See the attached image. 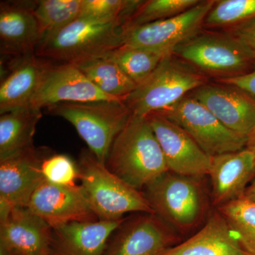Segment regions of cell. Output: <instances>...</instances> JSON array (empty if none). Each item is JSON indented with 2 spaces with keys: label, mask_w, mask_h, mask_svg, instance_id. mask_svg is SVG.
Returning <instances> with one entry per match:
<instances>
[{
  "label": "cell",
  "mask_w": 255,
  "mask_h": 255,
  "mask_svg": "<svg viewBox=\"0 0 255 255\" xmlns=\"http://www.w3.org/2000/svg\"><path fill=\"white\" fill-rule=\"evenodd\" d=\"M105 164L138 190L168 171L148 119L132 114L114 140Z\"/></svg>",
  "instance_id": "6da1fadb"
},
{
  "label": "cell",
  "mask_w": 255,
  "mask_h": 255,
  "mask_svg": "<svg viewBox=\"0 0 255 255\" xmlns=\"http://www.w3.org/2000/svg\"><path fill=\"white\" fill-rule=\"evenodd\" d=\"M128 28L124 20L78 18L42 40L35 55L62 63L99 58L123 46Z\"/></svg>",
  "instance_id": "7a4b0ae2"
},
{
  "label": "cell",
  "mask_w": 255,
  "mask_h": 255,
  "mask_svg": "<svg viewBox=\"0 0 255 255\" xmlns=\"http://www.w3.org/2000/svg\"><path fill=\"white\" fill-rule=\"evenodd\" d=\"M144 194L154 214L179 234L199 228L211 214L201 178L167 171L148 184Z\"/></svg>",
  "instance_id": "3957f363"
},
{
  "label": "cell",
  "mask_w": 255,
  "mask_h": 255,
  "mask_svg": "<svg viewBox=\"0 0 255 255\" xmlns=\"http://www.w3.org/2000/svg\"><path fill=\"white\" fill-rule=\"evenodd\" d=\"M78 165L80 187L99 220H120L129 213L154 214L144 193L112 173L90 151H82Z\"/></svg>",
  "instance_id": "277c9868"
},
{
  "label": "cell",
  "mask_w": 255,
  "mask_h": 255,
  "mask_svg": "<svg viewBox=\"0 0 255 255\" xmlns=\"http://www.w3.org/2000/svg\"><path fill=\"white\" fill-rule=\"evenodd\" d=\"M209 78L172 53L165 55L145 81L124 101L132 115L146 117L169 108Z\"/></svg>",
  "instance_id": "5b68a950"
},
{
  "label": "cell",
  "mask_w": 255,
  "mask_h": 255,
  "mask_svg": "<svg viewBox=\"0 0 255 255\" xmlns=\"http://www.w3.org/2000/svg\"><path fill=\"white\" fill-rule=\"evenodd\" d=\"M172 54L215 80L246 75L255 66L249 50L223 31L202 29L176 47Z\"/></svg>",
  "instance_id": "8992f818"
},
{
  "label": "cell",
  "mask_w": 255,
  "mask_h": 255,
  "mask_svg": "<svg viewBox=\"0 0 255 255\" xmlns=\"http://www.w3.org/2000/svg\"><path fill=\"white\" fill-rule=\"evenodd\" d=\"M47 110L70 122L90 152L103 164L114 140L132 116L123 101L64 102L47 107Z\"/></svg>",
  "instance_id": "52a82bcc"
},
{
  "label": "cell",
  "mask_w": 255,
  "mask_h": 255,
  "mask_svg": "<svg viewBox=\"0 0 255 255\" xmlns=\"http://www.w3.org/2000/svg\"><path fill=\"white\" fill-rule=\"evenodd\" d=\"M155 113L184 129L211 157L246 147V137L225 127L205 106L189 94L169 108Z\"/></svg>",
  "instance_id": "ba28073f"
},
{
  "label": "cell",
  "mask_w": 255,
  "mask_h": 255,
  "mask_svg": "<svg viewBox=\"0 0 255 255\" xmlns=\"http://www.w3.org/2000/svg\"><path fill=\"white\" fill-rule=\"evenodd\" d=\"M215 1L204 0L174 17L129 28L124 45L171 54L176 47L204 29V21Z\"/></svg>",
  "instance_id": "9c48e42d"
},
{
  "label": "cell",
  "mask_w": 255,
  "mask_h": 255,
  "mask_svg": "<svg viewBox=\"0 0 255 255\" xmlns=\"http://www.w3.org/2000/svg\"><path fill=\"white\" fill-rule=\"evenodd\" d=\"M112 236L104 255H160L181 241L173 228L149 213L124 220Z\"/></svg>",
  "instance_id": "30bf717a"
},
{
  "label": "cell",
  "mask_w": 255,
  "mask_h": 255,
  "mask_svg": "<svg viewBox=\"0 0 255 255\" xmlns=\"http://www.w3.org/2000/svg\"><path fill=\"white\" fill-rule=\"evenodd\" d=\"M53 228L27 208L0 202V255H50Z\"/></svg>",
  "instance_id": "8fae6325"
},
{
  "label": "cell",
  "mask_w": 255,
  "mask_h": 255,
  "mask_svg": "<svg viewBox=\"0 0 255 255\" xmlns=\"http://www.w3.org/2000/svg\"><path fill=\"white\" fill-rule=\"evenodd\" d=\"M169 172L196 178L209 175L211 156L184 129L157 113L147 116Z\"/></svg>",
  "instance_id": "7c38bea8"
},
{
  "label": "cell",
  "mask_w": 255,
  "mask_h": 255,
  "mask_svg": "<svg viewBox=\"0 0 255 255\" xmlns=\"http://www.w3.org/2000/svg\"><path fill=\"white\" fill-rule=\"evenodd\" d=\"M205 106L220 122L248 139L255 128V97L239 87L208 82L189 94Z\"/></svg>",
  "instance_id": "4fadbf2b"
},
{
  "label": "cell",
  "mask_w": 255,
  "mask_h": 255,
  "mask_svg": "<svg viewBox=\"0 0 255 255\" xmlns=\"http://www.w3.org/2000/svg\"><path fill=\"white\" fill-rule=\"evenodd\" d=\"M120 101L100 90L72 63H50L30 107L42 110L64 102Z\"/></svg>",
  "instance_id": "5bb4252c"
},
{
  "label": "cell",
  "mask_w": 255,
  "mask_h": 255,
  "mask_svg": "<svg viewBox=\"0 0 255 255\" xmlns=\"http://www.w3.org/2000/svg\"><path fill=\"white\" fill-rule=\"evenodd\" d=\"M54 229L72 222L99 220L80 185L65 187L44 180L26 207Z\"/></svg>",
  "instance_id": "9a60e30c"
},
{
  "label": "cell",
  "mask_w": 255,
  "mask_h": 255,
  "mask_svg": "<svg viewBox=\"0 0 255 255\" xmlns=\"http://www.w3.org/2000/svg\"><path fill=\"white\" fill-rule=\"evenodd\" d=\"M48 151L34 146L0 159V202L26 207L37 188L45 180L41 173Z\"/></svg>",
  "instance_id": "2e32d148"
},
{
  "label": "cell",
  "mask_w": 255,
  "mask_h": 255,
  "mask_svg": "<svg viewBox=\"0 0 255 255\" xmlns=\"http://www.w3.org/2000/svg\"><path fill=\"white\" fill-rule=\"evenodd\" d=\"M36 1H7L0 4L1 54L12 58V65L35 54L41 41L34 14Z\"/></svg>",
  "instance_id": "e0dca14e"
},
{
  "label": "cell",
  "mask_w": 255,
  "mask_h": 255,
  "mask_svg": "<svg viewBox=\"0 0 255 255\" xmlns=\"http://www.w3.org/2000/svg\"><path fill=\"white\" fill-rule=\"evenodd\" d=\"M209 175L216 209L241 199L255 177V154L245 148L211 156Z\"/></svg>",
  "instance_id": "ac0fdd59"
},
{
  "label": "cell",
  "mask_w": 255,
  "mask_h": 255,
  "mask_svg": "<svg viewBox=\"0 0 255 255\" xmlns=\"http://www.w3.org/2000/svg\"><path fill=\"white\" fill-rule=\"evenodd\" d=\"M124 220L72 222L54 228L51 255H104L111 236Z\"/></svg>",
  "instance_id": "d6986e66"
},
{
  "label": "cell",
  "mask_w": 255,
  "mask_h": 255,
  "mask_svg": "<svg viewBox=\"0 0 255 255\" xmlns=\"http://www.w3.org/2000/svg\"><path fill=\"white\" fill-rule=\"evenodd\" d=\"M160 255H251L241 246L226 220L216 209L194 236Z\"/></svg>",
  "instance_id": "ffe728a7"
},
{
  "label": "cell",
  "mask_w": 255,
  "mask_h": 255,
  "mask_svg": "<svg viewBox=\"0 0 255 255\" xmlns=\"http://www.w3.org/2000/svg\"><path fill=\"white\" fill-rule=\"evenodd\" d=\"M50 64L35 54L15 64L0 85V114L31 106Z\"/></svg>",
  "instance_id": "44dd1931"
},
{
  "label": "cell",
  "mask_w": 255,
  "mask_h": 255,
  "mask_svg": "<svg viewBox=\"0 0 255 255\" xmlns=\"http://www.w3.org/2000/svg\"><path fill=\"white\" fill-rule=\"evenodd\" d=\"M41 110L28 107L0 116V159L33 147Z\"/></svg>",
  "instance_id": "7402d4cb"
},
{
  "label": "cell",
  "mask_w": 255,
  "mask_h": 255,
  "mask_svg": "<svg viewBox=\"0 0 255 255\" xmlns=\"http://www.w3.org/2000/svg\"><path fill=\"white\" fill-rule=\"evenodd\" d=\"M73 64V63H72ZM87 78L107 95L124 101L137 87L118 65L104 55L74 63Z\"/></svg>",
  "instance_id": "603a6c76"
},
{
  "label": "cell",
  "mask_w": 255,
  "mask_h": 255,
  "mask_svg": "<svg viewBox=\"0 0 255 255\" xmlns=\"http://www.w3.org/2000/svg\"><path fill=\"white\" fill-rule=\"evenodd\" d=\"M81 7L82 0L36 1L34 14L39 26L41 41L78 19Z\"/></svg>",
  "instance_id": "cb8c5ba5"
},
{
  "label": "cell",
  "mask_w": 255,
  "mask_h": 255,
  "mask_svg": "<svg viewBox=\"0 0 255 255\" xmlns=\"http://www.w3.org/2000/svg\"><path fill=\"white\" fill-rule=\"evenodd\" d=\"M105 55L114 60L137 85L145 81L153 73L165 56L156 52L127 45L119 47Z\"/></svg>",
  "instance_id": "d4e9b609"
},
{
  "label": "cell",
  "mask_w": 255,
  "mask_h": 255,
  "mask_svg": "<svg viewBox=\"0 0 255 255\" xmlns=\"http://www.w3.org/2000/svg\"><path fill=\"white\" fill-rule=\"evenodd\" d=\"M216 209L226 220L244 250L255 255V202L241 198Z\"/></svg>",
  "instance_id": "484cf974"
},
{
  "label": "cell",
  "mask_w": 255,
  "mask_h": 255,
  "mask_svg": "<svg viewBox=\"0 0 255 255\" xmlns=\"http://www.w3.org/2000/svg\"><path fill=\"white\" fill-rule=\"evenodd\" d=\"M255 17V0H217L205 18L204 29L223 31Z\"/></svg>",
  "instance_id": "4316f807"
},
{
  "label": "cell",
  "mask_w": 255,
  "mask_h": 255,
  "mask_svg": "<svg viewBox=\"0 0 255 255\" xmlns=\"http://www.w3.org/2000/svg\"><path fill=\"white\" fill-rule=\"evenodd\" d=\"M201 0H147L142 1L132 15L128 28L174 17L185 12L201 2Z\"/></svg>",
  "instance_id": "83f0119b"
},
{
  "label": "cell",
  "mask_w": 255,
  "mask_h": 255,
  "mask_svg": "<svg viewBox=\"0 0 255 255\" xmlns=\"http://www.w3.org/2000/svg\"><path fill=\"white\" fill-rule=\"evenodd\" d=\"M141 0H82L79 18L130 21Z\"/></svg>",
  "instance_id": "f1b7e54d"
},
{
  "label": "cell",
  "mask_w": 255,
  "mask_h": 255,
  "mask_svg": "<svg viewBox=\"0 0 255 255\" xmlns=\"http://www.w3.org/2000/svg\"><path fill=\"white\" fill-rule=\"evenodd\" d=\"M41 173L45 180L65 187H75L80 179L78 164L63 154L47 155L41 164Z\"/></svg>",
  "instance_id": "f546056e"
},
{
  "label": "cell",
  "mask_w": 255,
  "mask_h": 255,
  "mask_svg": "<svg viewBox=\"0 0 255 255\" xmlns=\"http://www.w3.org/2000/svg\"><path fill=\"white\" fill-rule=\"evenodd\" d=\"M223 31L227 32L246 47L255 59V17Z\"/></svg>",
  "instance_id": "4dcf8cb0"
},
{
  "label": "cell",
  "mask_w": 255,
  "mask_h": 255,
  "mask_svg": "<svg viewBox=\"0 0 255 255\" xmlns=\"http://www.w3.org/2000/svg\"><path fill=\"white\" fill-rule=\"evenodd\" d=\"M215 81L234 85L255 97V66L251 72L246 75Z\"/></svg>",
  "instance_id": "1f68e13d"
},
{
  "label": "cell",
  "mask_w": 255,
  "mask_h": 255,
  "mask_svg": "<svg viewBox=\"0 0 255 255\" xmlns=\"http://www.w3.org/2000/svg\"><path fill=\"white\" fill-rule=\"evenodd\" d=\"M243 198L246 199V200L255 202V177L253 179V182L251 183V184L247 188Z\"/></svg>",
  "instance_id": "d6a6232c"
},
{
  "label": "cell",
  "mask_w": 255,
  "mask_h": 255,
  "mask_svg": "<svg viewBox=\"0 0 255 255\" xmlns=\"http://www.w3.org/2000/svg\"><path fill=\"white\" fill-rule=\"evenodd\" d=\"M246 148L252 151L255 154V128L253 131L248 135L247 139V144Z\"/></svg>",
  "instance_id": "836d02e7"
},
{
  "label": "cell",
  "mask_w": 255,
  "mask_h": 255,
  "mask_svg": "<svg viewBox=\"0 0 255 255\" xmlns=\"http://www.w3.org/2000/svg\"></svg>",
  "instance_id": "e575fe53"
}]
</instances>
